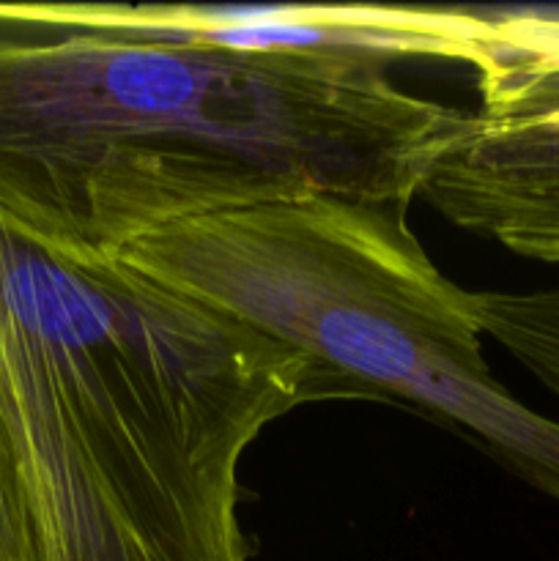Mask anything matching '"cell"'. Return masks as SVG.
Returning a JSON list of instances; mask_svg holds the SVG:
<instances>
[{
  "label": "cell",
  "mask_w": 559,
  "mask_h": 561,
  "mask_svg": "<svg viewBox=\"0 0 559 561\" xmlns=\"http://www.w3.org/2000/svg\"><path fill=\"white\" fill-rule=\"evenodd\" d=\"M392 66L236 53L132 25L115 3H0V211L118 257L269 203L409 208L471 113Z\"/></svg>",
  "instance_id": "1"
},
{
  "label": "cell",
  "mask_w": 559,
  "mask_h": 561,
  "mask_svg": "<svg viewBox=\"0 0 559 561\" xmlns=\"http://www.w3.org/2000/svg\"><path fill=\"white\" fill-rule=\"evenodd\" d=\"M354 392L121 255L0 211V444L27 561H250L244 453L299 405Z\"/></svg>",
  "instance_id": "2"
},
{
  "label": "cell",
  "mask_w": 559,
  "mask_h": 561,
  "mask_svg": "<svg viewBox=\"0 0 559 561\" xmlns=\"http://www.w3.org/2000/svg\"><path fill=\"white\" fill-rule=\"evenodd\" d=\"M406 214L340 197L269 203L164 228L121 257L360 392L442 416L559 502V422L493 378L475 294L433 263Z\"/></svg>",
  "instance_id": "3"
},
{
  "label": "cell",
  "mask_w": 559,
  "mask_h": 561,
  "mask_svg": "<svg viewBox=\"0 0 559 561\" xmlns=\"http://www.w3.org/2000/svg\"><path fill=\"white\" fill-rule=\"evenodd\" d=\"M420 195L469 233L559 263V118L499 124L471 113Z\"/></svg>",
  "instance_id": "4"
},
{
  "label": "cell",
  "mask_w": 559,
  "mask_h": 561,
  "mask_svg": "<svg viewBox=\"0 0 559 561\" xmlns=\"http://www.w3.org/2000/svg\"><path fill=\"white\" fill-rule=\"evenodd\" d=\"M480 118H559V11H497V38L477 69Z\"/></svg>",
  "instance_id": "5"
},
{
  "label": "cell",
  "mask_w": 559,
  "mask_h": 561,
  "mask_svg": "<svg viewBox=\"0 0 559 561\" xmlns=\"http://www.w3.org/2000/svg\"><path fill=\"white\" fill-rule=\"evenodd\" d=\"M475 310L482 334L559 398V288L477 290Z\"/></svg>",
  "instance_id": "6"
}]
</instances>
